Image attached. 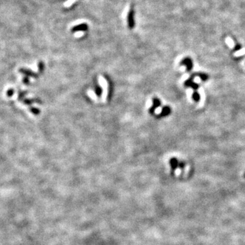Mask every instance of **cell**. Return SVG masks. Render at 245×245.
I'll list each match as a JSON object with an SVG mask.
<instances>
[{
  "mask_svg": "<svg viewBox=\"0 0 245 245\" xmlns=\"http://www.w3.org/2000/svg\"><path fill=\"white\" fill-rule=\"evenodd\" d=\"M185 163L183 162V161H182V162H180V163H179L178 166H179V167H180V168H184V167H185Z\"/></svg>",
  "mask_w": 245,
  "mask_h": 245,
  "instance_id": "cell-12",
  "label": "cell"
},
{
  "mask_svg": "<svg viewBox=\"0 0 245 245\" xmlns=\"http://www.w3.org/2000/svg\"><path fill=\"white\" fill-rule=\"evenodd\" d=\"M102 93H103V90H102V88L100 86H96V87L95 88V93L96 94L97 96L98 97H100L101 96V95H102Z\"/></svg>",
  "mask_w": 245,
  "mask_h": 245,
  "instance_id": "cell-8",
  "label": "cell"
},
{
  "mask_svg": "<svg viewBox=\"0 0 245 245\" xmlns=\"http://www.w3.org/2000/svg\"><path fill=\"white\" fill-rule=\"evenodd\" d=\"M170 165L171 166V168H172V170H175L177 168H178V166L179 165L178 161L177 160V159L174 158V157H172V158L170 159Z\"/></svg>",
  "mask_w": 245,
  "mask_h": 245,
  "instance_id": "cell-7",
  "label": "cell"
},
{
  "mask_svg": "<svg viewBox=\"0 0 245 245\" xmlns=\"http://www.w3.org/2000/svg\"><path fill=\"white\" fill-rule=\"evenodd\" d=\"M89 29V25L87 23H81L74 26L71 29V32L74 33L78 31H86Z\"/></svg>",
  "mask_w": 245,
  "mask_h": 245,
  "instance_id": "cell-2",
  "label": "cell"
},
{
  "mask_svg": "<svg viewBox=\"0 0 245 245\" xmlns=\"http://www.w3.org/2000/svg\"><path fill=\"white\" fill-rule=\"evenodd\" d=\"M127 26L129 29H133L135 26V10L133 5H131L130 6V8L129 10L128 14H127Z\"/></svg>",
  "mask_w": 245,
  "mask_h": 245,
  "instance_id": "cell-1",
  "label": "cell"
},
{
  "mask_svg": "<svg viewBox=\"0 0 245 245\" xmlns=\"http://www.w3.org/2000/svg\"><path fill=\"white\" fill-rule=\"evenodd\" d=\"M184 85L185 87H191V88H192L193 89H194V90H197V89H199V86L198 84H197V83H194V81H193V78H189L188 80H187L184 83Z\"/></svg>",
  "mask_w": 245,
  "mask_h": 245,
  "instance_id": "cell-4",
  "label": "cell"
},
{
  "mask_svg": "<svg viewBox=\"0 0 245 245\" xmlns=\"http://www.w3.org/2000/svg\"><path fill=\"white\" fill-rule=\"evenodd\" d=\"M161 104V101L159 100L158 98H157V97H154V98H153V105L150 108H149V113L153 115V113L155 112V110H156L157 108L160 107Z\"/></svg>",
  "mask_w": 245,
  "mask_h": 245,
  "instance_id": "cell-3",
  "label": "cell"
},
{
  "mask_svg": "<svg viewBox=\"0 0 245 245\" xmlns=\"http://www.w3.org/2000/svg\"><path fill=\"white\" fill-rule=\"evenodd\" d=\"M180 65H185L187 67V70L188 71H190L193 68V63L192 59L189 58H185L183 59L182 61L180 62Z\"/></svg>",
  "mask_w": 245,
  "mask_h": 245,
  "instance_id": "cell-5",
  "label": "cell"
},
{
  "mask_svg": "<svg viewBox=\"0 0 245 245\" xmlns=\"http://www.w3.org/2000/svg\"><path fill=\"white\" fill-rule=\"evenodd\" d=\"M244 177H245V174H244Z\"/></svg>",
  "mask_w": 245,
  "mask_h": 245,
  "instance_id": "cell-13",
  "label": "cell"
},
{
  "mask_svg": "<svg viewBox=\"0 0 245 245\" xmlns=\"http://www.w3.org/2000/svg\"><path fill=\"white\" fill-rule=\"evenodd\" d=\"M192 97H193V99H194V100L195 101H196V102H198V101H200V95L196 91H195L193 93Z\"/></svg>",
  "mask_w": 245,
  "mask_h": 245,
  "instance_id": "cell-9",
  "label": "cell"
},
{
  "mask_svg": "<svg viewBox=\"0 0 245 245\" xmlns=\"http://www.w3.org/2000/svg\"><path fill=\"white\" fill-rule=\"evenodd\" d=\"M44 63H42V62H40V63H39V68H40V71H42L43 69H44Z\"/></svg>",
  "mask_w": 245,
  "mask_h": 245,
  "instance_id": "cell-11",
  "label": "cell"
},
{
  "mask_svg": "<svg viewBox=\"0 0 245 245\" xmlns=\"http://www.w3.org/2000/svg\"><path fill=\"white\" fill-rule=\"evenodd\" d=\"M202 81H206L208 79V76L204 73H200L198 74Z\"/></svg>",
  "mask_w": 245,
  "mask_h": 245,
  "instance_id": "cell-10",
  "label": "cell"
},
{
  "mask_svg": "<svg viewBox=\"0 0 245 245\" xmlns=\"http://www.w3.org/2000/svg\"><path fill=\"white\" fill-rule=\"evenodd\" d=\"M171 108L169 106H164L161 110V112L159 115V117H166L170 114Z\"/></svg>",
  "mask_w": 245,
  "mask_h": 245,
  "instance_id": "cell-6",
  "label": "cell"
}]
</instances>
